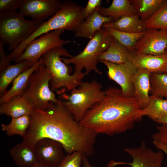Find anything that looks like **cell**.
I'll return each instance as SVG.
<instances>
[{
    "mask_svg": "<svg viewBox=\"0 0 167 167\" xmlns=\"http://www.w3.org/2000/svg\"><path fill=\"white\" fill-rule=\"evenodd\" d=\"M30 116L23 142L34 147L38 140L47 138L60 143L67 154L77 152L87 157L94 154L98 134L77 122L60 99L44 110L34 109Z\"/></svg>",
    "mask_w": 167,
    "mask_h": 167,
    "instance_id": "cell-1",
    "label": "cell"
},
{
    "mask_svg": "<svg viewBox=\"0 0 167 167\" xmlns=\"http://www.w3.org/2000/svg\"><path fill=\"white\" fill-rule=\"evenodd\" d=\"M100 101L93 105L79 122L98 134L113 136L133 128L143 117L142 109L133 96H123L121 89L109 87Z\"/></svg>",
    "mask_w": 167,
    "mask_h": 167,
    "instance_id": "cell-2",
    "label": "cell"
},
{
    "mask_svg": "<svg viewBox=\"0 0 167 167\" xmlns=\"http://www.w3.org/2000/svg\"><path fill=\"white\" fill-rule=\"evenodd\" d=\"M83 8L69 1L63 2L58 12L47 20L43 22L36 30L8 54L11 60L18 58L27 45L41 35L54 30L62 29L76 31L84 20L82 14Z\"/></svg>",
    "mask_w": 167,
    "mask_h": 167,
    "instance_id": "cell-3",
    "label": "cell"
},
{
    "mask_svg": "<svg viewBox=\"0 0 167 167\" xmlns=\"http://www.w3.org/2000/svg\"><path fill=\"white\" fill-rule=\"evenodd\" d=\"M61 56L70 58L73 56L62 46L53 48L43 54L40 58L52 76L49 85L51 90L58 91V93L66 91H71L78 87L85 75L82 72L74 73L70 75L71 68L61 59Z\"/></svg>",
    "mask_w": 167,
    "mask_h": 167,
    "instance_id": "cell-4",
    "label": "cell"
},
{
    "mask_svg": "<svg viewBox=\"0 0 167 167\" xmlns=\"http://www.w3.org/2000/svg\"><path fill=\"white\" fill-rule=\"evenodd\" d=\"M102 88V84L95 79L90 82H82L68 94L60 93V98L63 105L79 122L93 105L104 98L105 92Z\"/></svg>",
    "mask_w": 167,
    "mask_h": 167,
    "instance_id": "cell-5",
    "label": "cell"
},
{
    "mask_svg": "<svg viewBox=\"0 0 167 167\" xmlns=\"http://www.w3.org/2000/svg\"><path fill=\"white\" fill-rule=\"evenodd\" d=\"M16 11L0 14V37L12 51L31 35L43 22L27 20Z\"/></svg>",
    "mask_w": 167,
    "mask_h": 167,
    "instance_id": "cell-6",
    "label": "cell"
},
{
    "mask_svg": "<svg viewBox=\"0 0 167 167\" xmlns=\"http://www.w3.org/2000/svg\"><path fill=\"white\" fill-rule=\"evenodd\" d=\"M102 28L96 33L79 54L68 58L61 57V60L66 65L74 64V73L81 72L84 68L85 75H88L92 71L99 74H102L97 66L98 58L108 48L111 36L106 28Z\"/></svg>",
    "mask_w": 167,
    "mask_h": 167,
    "instance_id": "cell-7",
    "label": "cell"
},
{
    "mask_svg": "<svg viewBox=\"0 0 167 167\" xmlns=\"http://www.w3.org/2000/svg\"><path fill=\"white\" fill-rule=\"evenodd\" d=\"M51 79L50 72L42 63L30 76L27 88L21 95L34 109L44 110L50 102H58L59 99L50 89Z\"/></svg>",
    "mask_w": 167,
    "mask_h": 167,
    "instance_id": "cell-8",
    "label": "cell"
},
{
    "mask_svg": "<svg viewBox=\"0 0 167 167\" xmlns=\"http://www.w3.org/2000/svg\"><path fill=\"white\" fill-rule=\"evenodd\" d=\"M64 31L62 29L54 30L34 40L27 45L20 56L13 61L17 63L28 60L35 63L43 54L50 49L62 46L71 42H74L61 39L60 35Z\"/></svg>",
    "mask_w": 167,
    "mask_h": 167,
    "instance_id": "cell-9",
    "label": "cell"
},
{
    "mask_svg": "<svg viewBox=\"0 0 167 167\" xmlns=\"http://www.w3.org/2000/svg\"><path fill=\"white\" fill-rule=\"evenodd\" d=\"M124 151L132 158L131 162H116L112 161L111 166L126 165L131 167H163L164 153L162 151L155 152L147 146L143 141L138 147L125 148Z\"/></svg>",
    "mask_w": 167,
    "mask_h": 167,
    "instance_id": "cell-10",
    "label": "cell"
},
{
    "mask_svg": "<svg viewBox=\"0 0 167 167\" xmlns=\"http://www.w3.org/2000/svg\"><path fill=\"white\" fill-rule=\"evenodd\" d=\"M167 30L148 29L134 47L136 54L159 55L166 53Z\"/></svg>",
    "mask_w": 167,
    "mask_h": 167,
    "instance_id": "cell-11",
    "label": "cell"
},
{
    "mask_svg": "<svg viewBox=\"0 0 167 167\" xmlns=\"http://www.w3.org/2000/svg\"><path fill=\"white\" fill-rule=\"evenodd\" d=\"M99 61L107 67L108 78L115 81L121 87L123 96L126 97L133 96L134 88L131 79L137 69L132 62L128 61L123 63L117 64L105 60Z\"/></svg>",
    "mask_w": 167,
    "mask_h": 167,
    "instance_id": "cell-12",
    "label": "cell"
},
{
    "mask_svg": "<svg viewBox=\"0 0 167 167\" xmlns=\"http://www.w3.org/2000/svg\"><path fill=\"white\" fill-rule=\"evenodd\" d=\"M34 148L38 162L47 167H57L66 156L62 145L50 139L39 140Z\"/></svg>",
    "mask_w": 167,
    "mask_h": 167,
    "instance_id": "cell-13",
    "label": "cell"
},
{
    "mask_svg": "<svg viewBox=\"0 0 167 167\" xmlns=\"http://www.w3.org/2000/svg\"><path fill=\"white\" fill-rule=\"evenodd\" d=\"M62 2L59 0H24L19 12L25 17L43 22L58 12Z\"/></svg>",
    "mask_w": 167,
    "mask_h": 167,
    "instance_id": "cell-14",
    "label": "cell"
},
{
    "mask_svg": "<svg viewBox=\"0 0 167 167\" xmlns=\"http://www.w3.org/2000/svg\"><path fill=\"white\" fill-rule=\"evenodd\" d=\"M129 61L137 69H145L151 73L165 72L167 70L166 53L153 55L131 52Z\"/></svg>",
    "mask_w": 167,
    "mask_h": 167,
    "instance_id": "cell-15",
    "label": "cell"
},
{
    "mask_svg": "<svg viewBox=\"0 0 167 167\" xmlns=\"http://www.w3.org/2000/svg\"><path fill=\"white\" fill-rule=\"evenodd\" d=\"M151 73L143 69H137L131 78L134 88L133 96L138 101L142 109L150 101L149 93L150 89V77Z\"/></svg>",
    "mask_w": 167,
    "mask_h": 167,
    "instance_id": "cell-16",
    "label": "cell"
},
{
    "mask_svg": "<svg viewBox=\"0 0 167 167\" xmlns=\"http://www.w3.org/2000/svg\"><path fill=\"white\" fill-rule=\"evenodd\" d=\"M101 6L97 7L92 14L81 24L75 32V37L91 39L101 29L104 23L113 21L112 17L104 16L100 13Z\"/></svg>",
    "mask_w": 167,
    "mask_h": 167,
    "instance_id": "cell-17",
    "label": "cell"
},
{
    "mask_svg": "<svg viewBox=\"0 0 167 167\" xmlns=\"http://www.w3.org/2000/svg\"><path fill=\"white\" fill-rule=\"evenodd\" d=\"M33 110L29 103L21 95L14 96L0 105V115L4 114L11 118L31 115Z\"/></svg>",
    "mask_w": 167,
    "mask_h": 167,
    "instance_id": "cell-18",
    "label": "cell"
},
{
    "mask_svg": "<svg viewBox=\"0 0 167 167\" xmlns=\"http://www.w3.org/2000/svg\"><path fill=\"white\" fill-rule=\"evenodd\" d=\"M101 28H110L120 31L131 33L143 32L147 29L144 21L137 14L123 16L116 20L104 23Z\"/></svg>",
    "mask_w": 167,
    "mask_h": 167,
    "instance_id": "cell-19",
    "label": "cell"
},
{
    "mask_svg": "<svg viewBox=\"0 0 167 167\" xmlns=\"http://www.w3.org/2000/svg\"><path fill=\"white\" fill-rule=\"evenodd\" d=\"M9 152L18 167H33L38 162L34 147L23 141L12 147Z\"/></svg>",
    "mask_w": 167,
    "mask_h": 167,
    "instance_id": "cell-20",
    "label": "cell"
},
{
    "mask_svg": "<svg viewBox=\"0 0 167 167\" xmlns=\"http://www.w3.org/2000/svg\"><path fill=\"white\" fill-rule=\"evenodd\" d=\"M35 63L29 60H24L15 64L9 65L0 72V96L6 93L8 85L17 77Z\"/></svg>",
    "mask_w": 167,
    "mask_h": 167,
    "instance_id": "cell-21",
    "label": "cell"
},
{
    "mask_svg": "<svg viewBox=\"0 0 167 167\" xmlns=\"http://www.w3.org/2000/svg\"><path fill=\"white\" fill-rule=\"evenodd\" d=\"M42 63L41 58L33 66L24 71L12 82L11 88L0 98V104L6 102L12 97L21 95L25 91L31 75Z\"/></svg>",
    "mask_w": 167,
    "mask_h": 167,
    "instance_id": "cell-22",
    "label": "cell"
},
{
    "mask_svg": "<svg viewBox=\"0 0 167 167\" xmlns=\"http://www.w3.org/2000/svg\"><path fill=\"white\" fill-rule=\"evenodd\" d=\"M131 53L111 36L108 48L100 55L98 60L99 61L105 60L115 64H122L129 61Z\"/></svg>",
    "mask_w": 167,
    "mask_h": 167,
    "instance_id": "cell-23",
    "label": "cell"
},
{
    "mask_svg": "<svg viewBox=\"0 0 167 167\" xmlns=\"http://www.w3.org/2000/svg\"><path fill=\"white\" fill-rule=\"evenodd\" d=\"M99 12L103 16L112 17L115 21L123 16L137 14L130 0H113L107 8L101 6Z\"/></svg>",
    "mask_w": 167,
    "mask_h": 167,
    "instance_id": "cell-24",
    "label": "cell"
},
{
    "mask_svg": "<svg viewBox=\"0 0 167 167\" xmlns=\"http://www.w3.org/2000/svg\"><path fill=\"white\" fill-rule=\"evenodd\" d=\"M148 105L142 109L143 116H147L154 121L167 116V99L150 96Z\"/></svg>",
    "mask_w": 167,
    "mask_h": 167,
    "instance_id": "cell-25",
    "label": "cell"
},
{
    "mask_svg": "<svg viewBox=\"0 0 167 167\" xmlns=\"http://www.w3.org/2000/svg\"><path fill=\"white\" fill-rule=\"evenodd\" d=\"M31 122V117L29 115L12 118L9 124H2V129L8 136L19 135L23 138L29 127Z\"/></svg>",
    "mask_w": 167,
    "mask_h": 167,
    "instance_id": "cell-26",
    "label": "cell"
},
{
    "mask_svg": "<svg viewBox=\"0 0 167 167\" xmlns=\"http://www.w3.org/2000/svg\"><path fill=\"white\" fill-rule=\"evenodd\" d=\"M164 0H130L140 19L145 21L151 16L165 2Z\"/></svg>",
    "mask_w": 167,
    "mask_h": 167,
    "instance_id": "cell-27",
    "label": "cell"
},
{
    "mask_svg": "<svg viewBox=\"0 0 167 167\" xmlns=\"http://www.w3.org/2000/svg\"><path fill=\"white\" fill-rule=\"evenodd\" d=\"M105 28L122 45L131 52H133L136 44L145 32L131 33L121 32L110 28Z\"/></svg>",
    "mask_w": 167,
    "mask_h": 167,
    "instance_id": "cell-28",
    "label": "cell"
},
{
    "mask_svg": "<svg viewBox=\"0 0 167 167\" xmlns=\"http://www.w3.org/2000/svg\"><path fill=\"white\" fill-rule=\"evenodd\" d=\"M150 82L151 96L167 97V73H151Z\"/></svg>",
    "mask_w": 167,
    "mask_h": 167,
    "instance_id": "cell-29",
    "label": "cell"
},
{
    "mask_svg": "<svg viewBox=\"0 0 167 167\" xmlns=\"http://www.w3.org/2000/svg\"><path fill=\"white\" fill-rule=\"evenodd\" d=\"M147 29L167 30V0L149 18L144 21Z\"/></svg>",
    "mask_w": 167,
    "mask_h": 167,
    "instance_id": "cell-30",
    "label": "cell"
},
{
    "mask_svg": "<svg viewBox=\"0 0 167 167\" xmlns=\"http://www.w3.org/2000/svg\"><path fill=\"white\" fill-rule=\"evenodd\" d=\"M83 156L77 152L67 154L57 167H81Z\"/></svg>",
    "mask_w": 167,
    "mask_h": 167,
    "instance_id": "cell-31",
    "label": "cell"
},
{
    "mask_svg": "<svg viewBox=\"0 0 167 167\" xmlns=\"http://www.w3.org/2000/svg\"><path fill=\"white\" fill-rule=\"evenodd\" d=\"M24 0H0V14L15 11L19 9Z\"/></svg>",
    "mask_w": 167,
    "mask_h": 167,
    "instance_id": "cell-32",
    "label": "cell"
},
{
    "mask_svg": "<svg viewBox=\"0 0 167 167\" xmlns=\"http://www.w3.org/2000/svg\"><path fill=\"white\" fill-rule=\"evenodd\" d=\"M101 0H89L86 6L83 8L82 14L85 19H86L92 14L96 8L101 6L102 2Z\"/></svg>",
    "mask_w": 167,
    "mask_h": 167,
    "instance_id": "cell-33",
    "label": "cell"
},
{
    "mask_svg": "<svg viewBox=\"0 0 167 167\" xmlns=\"http://www.w3.org/2000/svg\"><path fill=\"white\" fill-rule=\"evenodd\" d=\"M157 131L152 135L153 140L167 144V124H162L156 127Z\"/></svg>",
    "mask_w": 167,
    "mask_h": 167,
    "instance_id": "cell-34",
    "label": "cell"
},
{
    "mask_svg": "<svg viewBox=\"0 0 167 167\" xmlns=\"http://www.w3.org/2000/svg\"><path fill=\"white\" fill-rule=\"evenodd\" d=\"M153 143L158 149L162 151L167 155V144L156 140H153Z\"/></svg>",
    "mask_w": 167,
    "mask_h": 167,
    "instance_id": "cell-35",
    "label": "cell"
},
{
    "mask_svg": "<svg viewBox=\"0 0 167 167\" xmlns=\"http://www.w3.org/2000/svg\"><path fill=\"white\" fill-rule=\"evenodd\" d=\"M82 165L83 167H93L89 162L88 158L84 156L82 158Z\"/></svg>",
    "mask_w": 167,
    "mask_h": 167,
    "instance_id": "cell-36",
    "label": "cell"
},
{
    "mask_svg": "<svg viewBox=\"0 0 167 167\" xmlns=\"http://www.w3.org/2000/svg\"><path fill=\"white\" fill-rule=\"evenodd\" d=\"M154 121L160 124H167V116L164 117L160 118L157 119Z\"/></svg>",
    "mask_w": 167,
    "mask_h": 167,
    "instance_id": "cell-37",
    "label": "cell"
},
{
    "mask_svg": "<svg viewBox=\"0 0 167 167\" xmlns=\"http://www.w3.org/2000/svg\"><path fill=\"white\" fill-rule=\"evenodd\" d=\"M33 167H47L41 163L38 162Z\"/></svg>",
    "mask_w": 167,
    "mask_h": 167,
    "instance_id": "cell-38",
    "label": "cell"
},
{
    "mask_svg": "<svg viewBox=\"0 0 167 167\" xmlns=\"http://www.w3.org/2000/svg\"><path fill=\"white\" fill-rule=\"evenodd\" d=\"M166 53H167V48L166 49Z\"/></svg>",
    "mask_w": 167,
    "mask_h": 167,
    "instance_id": "cell-39",
    "label": "cell"
},
{
    "mask_svg": "<svg viewBox=\"0 0 167 167\" xmlns=\"http://www.w3.org/2000/svg\"><path fill=\"white\" fill-rule=\"evenodd\" d=\"M165 73H167V70H166V71Z\"/></svg>",
    "mask_w": 167,
    "mask_h": 167,
    "instance_id": "cell-40",
    "label": "cell"
},
{
    "mask_svg": "<svg viewBox=\"0 0 167 167\" xmlns=\"http://www.w3.org/2000/svg\"><path fill=\"white\" fill-rule=\"evenodd\" d=\"M166 99H167V97H166Z\"/></svg>",
    "mask_w": 167,
    "mask_h": 167,
    "instance_id": "cell-41",
    "label": "cell"
},
{
    "mask_svg": "<svg viewBox=\"0 0 167 167\" xmlns=\"http://www.w3.org/2000/svg\"><path fill=\"white\" fill-rule=\"evenodd\" d=\"M127 167L126 166V167Z\"/></svg>",
    "mask_w": 167,
    "mask_h": 167,
    "instance_id": "cell-42",
    "label": "cell"
}]
</instances>
